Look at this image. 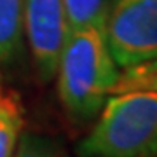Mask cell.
Returning <instances> with one entry per match:
<instances>
[{
	"instance_id": "6da1fadb",
	"label": "cell",
	"mask_w": 157,
	"mask_h": 157,
	"mask_svg": "<svg viewBox=\"0 0 157 157\" xmlns=\"http://www.w3.org/2000/svg\"><path fill=\"white\" fill-rule=\"evenodd\" d=\"M58 94L65 112L78 122L98 117L119 77L103 30H70L58 59Z\"/></svg>"
},
{
	"instance_id": "7a4b0ae2",
	"label": "cell",
	"mask_w": 157,
	"mask_h": 157,
	"mask_svg": "<svg viewBox=\"0 0 157 157\" xmlns=\"http://www.w3.org/2000/svg\"><path fill=\"white\" fill-rule=\"evenodd\" d=\"M98 115L77 147L80 157L157 155V91L112 94Z\"/></svg>"
},
{
	"instance_id": "3957f363",
	"label": "cell",
	"mask_w": 157,
	"mask_h": 157,
	"mask_svg": "<svg viewBox=\"0 0 157 157\" xmlns=\"http://www.w3.org/2000/svg\"><path fill=\"white\" fill-rule=\"evenodd\" d=\"M117 67L157 58V0H113L105 28Z\"/></svg>"
},
{
	"instance_id": "277c9868",
	"label": "cell",
	"mask_w": 157,
	"mask_h": 157,
	"mask_svg": "<svg viewBox=\"0 0 157 157\" xmlns=\"http://www.w3.org/2000/svg\"><path fill=\"white\" fill-rule=\"evenodd\" d=\"M23 28L37 75L49 82L56 75L58 59L70 33L61 0H23Z\"/></svg>"
},
{
	"instance_id": "5b68a950",
	"label": "cell",
	"mask_w": 157,
	"mask_h": 157,
	"mask_svg": "<svg viewBox=\"0 0 157 157\" xmlns=\"http://www.w3.org/2000/svg\"><path fill=\"white\" fill-rule=\"evenodd\" d=\"M25 126L21 94L0 73V157H12Z\"/></svg>"
},
{
	"instance_id": "8992f818",
	"label": "cell",
	"mask_w": 157,
	"mask_h": 157,
	"mask_svg": "<svg viewBox=\"0 0 157 157\" xmlns=\"http://www.w3.org/2000/svg\"><path fill=\"white\" fill-rule=\"evenodd\" d=\"M23 37V0H0V63L19 54Z\"/></svg>"
},
{
	"instance_id": "52a82bcc",
	"label": "cell",
	"mask_w": 157,
	"mask_h": 157,
	"mask_svg": "<svg viewBox=\"0 0 157 157\" xmlns=\"http://www.w3.org/2000/svg\"><path fill=\"white\" fill-rule=\"evenodd\" d=\"M70 30L107 28L113 0H61Z\"/></svg>"
},
{
	"instance_id": "ba28073f",
	"label": "cell",
	"mask_w": 157,
	"mask_h": 157,
	"mask_svg": "<svg viewBox=\"0 0 157 157\" xmlns=\"http://www.w3.org/2000/svg\"><path fill=\"white\" fill-rule=\"evenodd\" d=\"M112 87V94L122 93H140V91H157V58L124 67Z\"/></svg>"
},
{
	"instance_id": "9c48e42d",
	"label": "cell",
	"mask_w": 157,
	"mask_h": 157,
	"mask_svg": "<svg viewBox=\"0 0 157 157\" xmlns=\"http://www.w3.org/2000/svg\"><path fill=\"white\" fill-rule=\"evenodd\" d=\"M12 157H70L58 141L47 136L25 133L17 141L16 152Z\"/></svg>"
}]
</instances>
